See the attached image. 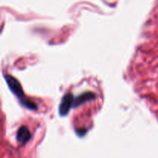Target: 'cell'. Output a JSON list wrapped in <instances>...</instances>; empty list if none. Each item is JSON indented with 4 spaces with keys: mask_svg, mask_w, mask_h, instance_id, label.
Segmentation results:
<instances>
[{
    "mask_svg": "<svg viewBox=\"0 0 158 158\" xmlns=\"http://www.w3.org/2000/svg\"><path fill=\"white\" fill-rule=\"evenodd\" d=\"M5 79L7 85H8V89H10L11 92L18 98V99H19L20 103H22L24 101L26 100L27 99L25 98V95H24L21 84L19 83V82L17 80L16 78H14L12 75H7L5 76Z\"/></svg>",
    "mask_w": 158,
    "mask_h": 158,
    "instance_id": "obj_1",
    "label": "cell"
},
{
    "mask_svg": "<svg viewBox=\"0 0 158 158\" xmlns=\"http://www.w3.org/2000/svg\"><path fill=\"white\" fill-rule=\"evenodd\" d=\"M74 98L71 93H67L64 95L59 105V114L60 116H66L73 107Z\"/></svg>",
    "mask_w": 158,
    "mask_h": 158,
    "instance_id": "obj_2",
    "label": "cell"
},
{
    "mask_svg": "<svg viewBox=\"0 0 158 158\" xmlns=\"http://www.w3.org/2000/svg\"><path fill=\"white\" fill-rule=\"evenodd\" d=\"M31 139V133L29 129L25 126L18 128L16 133V139L18 143L25 144Z\"/></svg>",
    "mask_w": 158,
    "mask_h": 158,
    "instance_id": "obj_3",
    "label": "cell"
},
{
    "mask_svg": "<svg viewBox=\"0 0 158 158\" xmlns=\"http://www.w3.org/2000/svg\"><path fill=\"white\" fill-rule=\"evenodd\" d=\"M96 98V95L91 92H86L84 93L81 94L80 95L77 96L74 99L73 107H77L79 105H82V103H85L86 102L92 100Z\"/></svg>",
    "mask_w": 158,
    "mask_h": 158,
    "instance_id": "obj_4",
    "label": "cell"
}]
</instances>
